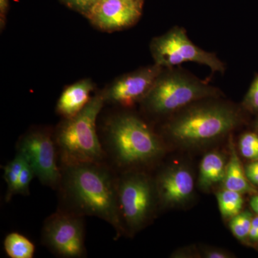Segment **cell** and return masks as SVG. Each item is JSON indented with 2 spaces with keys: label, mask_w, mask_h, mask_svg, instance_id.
I'll list each match as a JSON object with an SVG mask.
<instances>
[{
  "label": "cell",
  "mask_w": 258,
  "mask_h": 258,
  "mask_svg": "<svg viewBox=\"0 0 258 258\" xmlns=\"http://www.w3.org/2000/svg\"><path fill=\"white\" fill-rule=\"evenodd\" d=\"M59 189L66 209L81 216L97 217L123 230L118 200V182L104 161L61 166Z\"/></svg>",
  "instance_id": "6da1fadb"
},
{
  "label": "cell",
  "mask_w": 258,
  "mask_h": 258,
  "mask_svg": "<svg viewBox=\"0 0 258 258\" xmlns=\"http://www.w3.org/2000/svg\"><path fill=\"white\" fill-rule=\"evenodd\" d=\"M106 98L104 93L91 98L87 106L66 118L54 135L61 166L102 162L107 157L96 132V120Z\"/></svg>",
  "instance_id": "7a4b0ae2"
},
{
  "label": "cell",
  "mask_w": 258,
  "mask_h": 258,
  "mask_svg": "<svg viewBox=\"0 0 258 258\" xmlns=\"http://www.w3.org/2000/svg\"><path fill=\"white\" fill-rule=\"evenodd\" d=\"M104 146L107 156L122 166L149 162L162 152L157 136L143 120L131 114L116 115L108 121Z\"/></svg>",
  "instance_id": "3957f363"
},
{
  "label": "cell",
  "mask_w": 258,
  "mask_h": 258,
  "mask_svg": "<svg viewBox=\"0 0 258 258\" xmlns=\"http://www.w3.org/2000/svg\"><path fill=\"white\" fill-rule=\"evenodd\" d=\"M239 122L237 112L223 105L191 108L169 125V134L182 143L198 144L217 138L235 128Z\"/></svg>",
  "instance_id": "277c9868"
},
{
  "label": "cell",
  "mask_w": 258,
  "mask_h": 258,
  "mask_svg": "<svg viewBox=\"0 0 258 258\" xmlns=\"http://www.w3.org/2000/svg\"><path fill=\"white\" fill-rule=\"evenodd\" d=\"M218 94L217 88L181 71H162L144 101L151 111L163 114Z\"/></svg>",
  "instance_id": "5b68a950"
},
{
  "label": "cell",
  "mask_w": 258,
  "mask_h": 258,
  "mask_svg": "<svg viewBox=\"0 0 258 258\" xmlns=\"http://www.w3.org/2000/svg\"><path fill=\"white\" fill-rule=\"evenodd\" d=\"M151 50L155 64L163 69H170L185 62H195L208 66L214 72L225 71V64L215 54L195 45L184 29L179 27L154 38Z\"/></svg>",
  "instance_id": "8992f818"
},
{
  "label": "cell",
  "mask_w": 258,
  "mask_h": 258,
  "mask_svg": "<svg viewBox=\"0 0 258 258\" xmlns=\"http://www.w3.org/2000/svg\"><path fill=\"white\" fill-rule=\"evenodd\" d=\"M42 242L59 257H83L86 247L83 216L63 210L52 214L44 222Z\"/></svg>",
  "instance_id": "52a82bcc"
},
{
  "label": "cell",
  "mask_w": 258,
  "mask_h": 258,
  "mask_svg": "<svg viewBox=\"0 0 258 258\" xmlns=\"http://www.w3.org/2000/svg\"><path fill=\"white\" fill-rule=\"evenodd\" d=\"M18 149L42 184L53 189L59 187L62 172L57 165L58 153L54 136L45 131H33L24 136Z\"/></svg>",
  "instance_id": "ba28073f"
},
{
  "label": "cell",
  "mask_w": 258,
  "mask_h": 258,
  "mask_svg": "<svg viewBox=\"0 0 258 258\" xmlns=\"http://www.w3.org/2000/svg\"><path fill=\"white\" fill-rule=\"evenodd\" d=\"M118 200L122 225L124 220L129 228H140L152 211V183L144 174H126L118 180Z\"/></svg>",
  "instance_id": "9c48e42d"
},
{
  "label": "cell",
  "mask_w": 258,
  "mask_h": 258,
  "mask_svg": "<svg viewBox=\"0 0 258 258\" xmlns=\"http://www.w3.org/2000/svg\"><path fill=\"white\" fill-rule=\"evenodd\" d=\"M163 68L155 64L119 78L104 93L106 101L132 106L144 99L155 84Z\"/></svg>",
  "instance_id": "30bf717a"
},
{
  "label": "cell",
  "mask_w": 258,
  "mask_h": 258,
  "mask_svg": "<svg viewBox=\"0 0 258 258\" xmlns=\"http://www.w3.org/2000/svg\"><path fill=\"white\" fill-rule=\"evenodd\" d=\"M141 14V0H100L86 17L96 28L112 32L132 26Z\"/></svg>",
  "instance_id": "8fae6325"
},
{
  "label": "cell",
  "mask_w": 258,
  "mask_h": 258,
  "mask_svg": "<svg viewBox=\"0 0 258 258\" xmlns=\"http://www.w3.org/2000/svg\"><path fill=\"white\" fill-rule=\"evenodd\" d=\"M157 186L163 203H179L187 200L192 193L194 179L189 171L179 168L163 174Z\"/></svg>",
  "instance_id": "7c38bea8"
},
{
  "label": "cell",
  "mask_w": 258,
  "mask_h": 258,
  "mask_svg": "<svg viewBox=\"0 0 258 258\" xmlns=\"http://www.w3.org/2000/svg\"><path fill=\"white\" fill-rule=\"evenodd\" d=\"M93 89L94 85L89 79L82 80L66 88L57 101V113L64 118L77 115L91 101Z\"/></svg>",
  "instance_id": "4fadbf2b"
},
{
  "label": "cell",
  "mask_w": 258,
  "mask_h": 258,
  "mask_svg": "<svg viewBox=\"0 0 258 258\" xmlns=\"http://www.w3.org/2000/svg\"><path fill=\"white\" fill-rule=\"evenodd\" d=\"M223 181L225 189L232 190L241 194L257 192V190L254 189L252 183L249 181L246 175L245 169L242 167L233 145L231 146L230 159L226 166Z\"/></svg>",
  "instance_id": "5bb4252c"
},
{
  "label": "cell",
  "mask_w": 258,
  "mask_h": 258,
  "mask_svg": "<svg viewBox=\"0 0 258 258\" xmlns=\"http://www.w3.org/2000/svg\"><path fill=\"white\" fill-rule=\"evenodd\" d=\"M226 166L224 158L217 153H209L204 157L200 169V184L204 189L223 181Z\"/></svg>",
  "instance_id": "9a60e30c"
},
{
  "label": "cell",
  "mask_w": 258,
  "mask_h": 258,
  "mask_svg": "<svg viewBox=\"0 0 258 258\" xmlns=\"http://www.w3.org/2000/svg\"><path fill=\"white\" fill-rule=\"evenodd\" d=\"M4 247L11 258H32L35 250L31 241L18 232H12L5 237Z\"/></svg>",
  "instance_id": "2e32d148"
},
{
  "label": "cell",
  "mask_w": 258,
  "mask_h": 258,
  "mask_svg": "<svg viewBox=\"0 0 258 258\" xmlns=\"http://www.w3.org/2000/svg\"><path fill=\"white\" fill-rule=\"evenodd\" d=\"M219 208L224 217H232L242 211L243 198L242 194L225 189L217 194Z\"/></svg>",
  "instance_id": "e0dca14e"
},
{
  "label": "cell",
  "mask_w": 258,
  "mask_h": 258,
  "mask_svg": "<svg viewBox=\"0 0 258 258\" xmlns=\"http://www.w3.org/2000/svg\"><path fill=\"white\" fill-rule=\"evenodd\" d=\"M25 162L26 159L23 154L18 152L14 159L10 161L4 167V179L8 184V190L5 197L7 202H9L16 195L19 176Z\"/></svg>",
  "instance_id": "ac0fdd59"
},
{
  "label": "cell",
  "mask_w": 258,
  "mask_h": 258,
  "mask_svg": "<svg viewBox=\"0 0 258 258\" xmlns=\"http://www.w3.org/2000/svg\"><path fill=\"white\" fill-rule=\"evenodd\" d=\"M253 217L248 211L241 212L232 217L230 227L233 235L239 240H244L248 237L252 227Z\"/></svg>",
  "instance_id": "d6986e66"
},
{
  "label": "cell",
  "mask_w": 258,
  "mask_h": 258,
  "mask_svg": "<svg viewBox=\"0 0 258 258\" xmlns=\"http://www.w3.org/2000/svg\"><path fill=\"white\" fill-rule=\"evenodd\" d=\"M240 150L244 157L250 160H258V135L249 132L243 134L240 140Z\"/></svg>",
  "instance_id": "ffe728a7"
},
{
  "label": "cell",
  "mask_w": 258,
  "mask_h": 258,
  "mask_svg": "<svg viewBox=\"0 0 258 258\" xmlns=\"http://www.w3.org/2000/svg\"><path fill=\"white\" fill-rule=\"evenodd\" d=\"M35 176V171L32 169L31 165L29 164L28 161L26 160L20 176H19L16 188V195L20 194V195H28L30 182H31L32 178Z\"/></svg>",
  "instance_id": "44dd1931"
},
{
  "label": "cell",
  "mask_w": 258,
  "mask_h": 258,
  "mask_svg": "<svg viewBox=\"0 0 258 258\" xmlns=\"http://www.w3.org/2000/svg\"><path fill=\"white\" fill-rule=\"evenodd\" d=\"M244 106L252 111H258V76L251 84L244 100Z\"/></svg>",
  "instance_id": "7402d4cb"
},
{
  "label": "cell",
  "mask_w": 258,
  "mask_h": 258,
  "mask_svg": "<svg viewBox=\"0 0 258 258\" xmlns=\"http://www.w3.org/2000/svg\"><path fill=\"white\" fill-rule=\"evenodd\" d=\"M100 0H64L70 8L87 16L91 9Z\"/></svg>",
  "instance_id": "603a6c76"
},
{
  "label": "cell",
  "mask_w": 258,
  "mask_h": 258,
  "mask_svg": "<svg viewBox=\"0 0 258 258\" xmlns=\"http://www.w3.org/2000/svg\"><path fill=\"white\" fill-rule=\"evenodd\" d=\"M245 173L252 184L258 185V160L253 161L246 166Z\"/></svg>",
  "instance_id": "cb8c5ba5"
},
{
  "label": "cell",
  "mask_w": 258,
  "mask_h": 258,
  "mask_svg": "<svg viewBox=\"0 0 258 258\" xmlns=\"http://www.w3.org/2000/svg\"><path fill=\"white\" fill-rule=\"evenodd\" d=\"M8 9V0H0V19H1V29L4 28L7 11Z\"/></svg>",
  "instance_id": "d4e9b609"
},
{
  "label": "cell",
  "mask_w": 258,
  "mask_h": 258,
  "mask_svg": "<svg viewBox=\"0 0 258 258\" xmlns=\"http://www.w3.org/2000/svg\"><path fill=\"white\" fill-rule=\"evenodd\" d=\"M250 207L258 215V195H254L250 200Z\"/></svg>",
  "instance_id": "484cf974"
},
{
  "label": "cell",
  "mask_w": 258,
  "mask_h": 258,
  "mask_svg": "<svg viewBox=\"0 0 258 258\" xmlns=\"http://www.w3.org/2000/svg\"><path fill=\"white\" fill-rule=\"evenodd\" d=\"M227 257V254L223 252H217V251H213V252H210L207 254V257L210 258H225Z\"/></svg>",
  "instance_id": "4316f807"
},
{
  "label": "cell",
  "mask_w": 258,
  "mask_h": 258,
  "mask_svg": "<svg viewBox=\"0 0 258 258\" xmlns=\"http://www.w3.org/2000/svg\"><path fill=\"white\" fill-rule=\"evenodd\" d=\"M248 237L250 238V240L254 241V242H257L258 241V230L255 227H251L250 231H249Z\"/></svg>",
  "instance_id": "83f0119b"
},
{
  "label": "cell",
  "mask_w": 258,
  "mask_h": 258,
  "mask_svg": "<svg viewBox=\"0 0 258 258\" xmlns=\"http://www.w3.org/2000/svg\"><path fill=\"white\" fill-rule=\"evenodd\" d=\"M252 226L258 230V216L254 217L252 219Z\"/></svg>",
  "instance_id": "f1b7e54d"
},
{
  "label": "cell",
  "mask_w": 258,
  "mask_h": 258,
  "mask_svg": "<svg viewBox=\"0 0 258 258\" xmlns=\"http://www.w3.org/2000/svg\"><path fill=\"white\" fill-rule=\"evenodd\" d=\"M256 128H257V130L258 131V120L257 123H256Z\"/></svg>",
  "instance_id": "f546056e"
}]
</instances>
